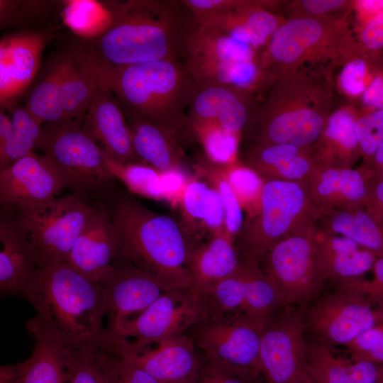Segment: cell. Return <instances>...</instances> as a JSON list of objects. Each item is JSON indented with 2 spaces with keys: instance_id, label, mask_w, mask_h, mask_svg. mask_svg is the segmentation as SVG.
<instances>
[{
  "instance_id": "1",
  "label": "cell",
  "mask_w": 383,
  "mask_h": 383,
  "mask_svg": "<svg viewBox=\"0 0 383 383\" xmlns=\"http://www.w3.org/2000/svg\"><path fill=\"white\" fill-rule=\"evenodd\" d=\"M109 23L77 45L87 61L102 69L178 60L194 22L180 1L128 0L112 3Z\"/></svg>"
},
{
  "instance_id": "2",
  "label": "cell",
  "mask_w": 383,
  "mask_h": 383,
  "mask_svg": "<svg viewBox=\"0 0 383 383\" xmlns=\"http://www.w3.org/2000/svg\"><path fill=\"white\" fill-rule=\"evenodd\" d=\"M266 88L245 130L251 145H292L311 151L331 113L332 74L302 69L285 73Z\"/></svg>"
},
{
  "instance_id": "3",
  "label": "cell",
  "mask_w": 383,
  "mask_h": 383,
  "mask_svg": "<svg viewBox=\"0 0 383 383\" xmlns=\"http://www.w3.org/2000/svg\"><path fill=\"white\" fill-rule=\"evenodd\" d=\"M89 64L99 86L123 109L166 129L178 143L194 136L187 109L196 83L184 63L160 60L110 69Z\"/></svg>"
},
{
  "instance_id": "4",
  "label": "cell",
  "mask_w": 383,
  "mask_h": 383,
  "mask_svg": "<svg viewBox=\"0 0 383 383\" xmlns=\"http://www.w3.org/2000/svg\"><path fill=\"white\" fill-rule=\"evenodd\" d=\"M119 233L122 258L169 288L189 289V264L197 247L190 232L173 217L123 197L111 213Z\"/></svg>"
},
{
  "instance_id": "5",
  "label": "cell",
  "mask_w": 383,
  "mask_h": 383,
  "mask_svg": "<svg viewBox=\"0 0 383 383\" xmlns=\"http://www.w3.org/2000/svg\"><path fill=\"white\" fill-rule=\"evenodd\" d=\"M364 52L350 28L347 13L288 18L259 57L262 88L281 75L302 69L333 71Z\"/></svg>"
},
{
  "instance_id": "6",
  "label": "cell",
  "mask_w": 383,
  "mask_h": 383,
  "mask_svg": "<svg viewBox=\"0 0 383 383\" xmlns=\"http://www.w3.org/2000/svg\"><path fill=\"white\" fill-rule=\"evenodd\" d=\"M38 278L26 299L36 317L71 348L96 344L104 333L106 315L101 284L69 263L40 267Z\"/></svg>"
},
{
  "instance_id": "7",
  "label": "cell",
  "mask_w": 383,
  "mask_h": 383,
  "mask_svg": "<svg viewBox=\"0 0 383 383\" xmlns=\"http://www.w3.org/2000/svg\"><path fill=\"white\" fill-rule=\"evenodd\" d=\"M316 220L307 182H264L257 208L247 213L235 239L240 262L260 265L275 244L311 227Z\"/></svg>"
},
{
  "instance_id": "8",
  "label": "cell",
  "mask_w": 383,
  "mask_h": 383,
  "mask_svg": "<svg viewBox=\"0 0 383 383\" xmlns=\"http://www.w3.org/2000/svg\"><path fill=\"white\" fill-rule=\"evenodd\" d=\"M82 118L42 126L36 148L54 165L65 187L82 199L114 177L106 162V152L83 125Z\"/></svg>"
},
{
  "instance_id": "9",
  "label": "cell",
  "mask_w": 383,
  "mask_h": 383,
  "mask_svg": "<svg viewBox=\"0 0 383 383\" xmlns=\"http://www.w3.org/2000/svg\"><path fill=\"white\" fill-rule=\"evenodd\" d=\"M184 55L185 67L198 84L250 89L259 79L255 49L212 27L194 23L185 40Z\"/></svg>"
},
{
  "instance_id": "10",
  "label": "cell",
  "mask_w": 383,
  "mask_h": 383,
  "mask_svg": "<svg viewBox=\"0 0 383 383\" xmlns=\"http://www.w3.org/2000/svg\"><path fill=\"white\" fill-rule=\"evenodd\" d=\"M96 209L72 193L14 214L33 245L39 268L68 263L74 243Z\"/></svg>"
},
{
  "instance_id": "11",
  "label": "cell",
  "mask_w": 383,
  "mask_h": 383,
  "mask_svg": "<svg viewBox=\"0 0 383 383\" xmlns=\"http://www.w3.org/2000/svg\"><path fill=\"white\" fill-rule=\"evenodd\" d=\"M316 226L275 244L260 266L276 288L282 306H306L321 293L326 282L318 265Z\"/></svg>"
},
{
  "instance_id": "12",
  "label": "cell",
  "mask_w": 383,
  "mask_h": 383,
  "mask_svg": "<svg viewBox=\"0 0 383 383\" xmlns=\"http://www.w3.org/2000/svg\"><path fill=\"white\" fill-rule=\"evenodd\" d=\"M198 296L201 317L244 316L265 323L282 306L279 295L258 264L240 262L238 269Z\"/></svg>"
},
{
  "instance_id": "13",
  "label": "cell",
  "mask_w": 383,
  "mask_h": 383,
  "mask_svg": "<svg viewBox=\"0 0 383 383\" xmlns=\"http://www.w3.org/2000/svg\"><path fill=\"white\" fill-rule=\"evenodd\" d=\"M304 310L305 331L312 340L335 347L345 346L360 334L383 321V309L359 294L337 285L320 294Z\"/></svg>"
},
{
  "instance_id": "14",
  "label": "cell",
  "mask_w": 383,
  "mask_h": 383,
  "mask_svg": "<svg viewBox=\"0 0 383 383\" xmlns=\"http://www.w3.org/2000/svg\"><path fill=\"white\" fill-rule=\"evenodd\" d=\"M304 306H284L265 323L259 355L264 383H304L306 339Z\"/></svg>"
},
{
  "instance_id": "15",
  "label": "cell",
  "mask_w": 383,
  "mask_h": 383,
  "mask_svg": "<svg viewBox=\"0 0 383 383\" xmlns=\"http://www.w3.org/2000/svg\"><path fill=\"white\" fill-rule=\"evenodd\" d=\"M264 324L244 316L223 315L201 318L185 333L206 358L260 374Z\"/></svg>"
},
{
  "instance_id": "16",
  "label": "cell",
  "mask_w": 383,
  "mask_h": 383,
  "mask_svg": "<svg viewBox=\"0 0 383 383\" xmlns=\"http://www.w3.org/2000/svg\"><path fill=\"white\" fill-rule=\"evenodd\" d=\"M201 317L198 296L189 289L170 288L115 333L135 351L185 333Z\"/></svg>"
},
{
  "instance_id": "17",
  "label": "cell",
  "mask_w": 383,
  "mask_h": 383,
  "mask_svg": "<svg viewBox=\"0 0 383 383\" xmlns=\"http://www.w3.org/2000/svg\"><path fill=\"white\" fill-rule=\"evenodd\" d=\"M65 187L52 162L33 151L0 170L3 211L20 214L50 201Z\"/></svg>"
},
{
  "instance_id": "18",
  "label": "cell",
  "mask_w": 383,
  "mask_h": 383,
  "mask_svg": "<svg viewBox=\"0 0 383 383\" xmlns=\"http://www.w3.org/2000/svg\"><path fill=\"white\" fill-rule=\"evenodd\" d=\"M100 284L108 323L105 330L115 333L128 320L150 306L170 289L128 261L117 257Z\"/></svg>"
},
{
  "instance_id": "19",
  "label": "cell",
  "mask_w": 383,
  "mask_h": 383,
  "mask_svg": "<svg viewBox=\"0 0 383 383\" xmlns=\"http://www.w3.org/2000/svg\"><path fill=\"white\" fill-rule=\"evenodd\" d=\"M115 345L135 361L158 383H195L205 356L187 334L165 339L155 348L134 350L128 339L107 333Z\"/></svg>"
},
{
  "instance_id": "20",
  "label": "cell",
  "mask_w": 383,
  "mask_h": 383,
  "mask_svg": "<svg viewBox=\"0 0 383 383\" xmlns=\"http://www.w3.org/2000/svg\"><path fill=\"white\" fill-rule=\"evenodd\" d=\"M253 91L220 84H196L187 109L190 122L216 123L242 138L255 107Z\"/></svg>"
},
{
  "instance_id": "21",
  "label": "cell",
  "mask_w": 383,
  "mask_h": 383,
  "mask_svg": "<svg viewBox=\"0 0 383 383\" xmlns=\"http://www.w3.org/2000/svg\"><path fill=\"white\" fill-rule=\"evenodd\" d=\"M0 294L26 298L40 269L27 233L16 216L3 211L0 218Z\"/></svg>"
},
{
  "instance_id": "22",
  "label": "cell",
  "mask_w": 383,
  "mask_h": 383,
  "mask_svg": "<svg viewBox=\"0 0 383 383\" xmlns=\"http://www.w3.org/2000/svg\"><path fill=\"white\" fill-rule=\"evenodd\" d=\"M51 35L24 31L1 38L0 43V101L1 106L21 95L39 70L43 52Z\"/></svg>"
},
{
  "instance_id": "23",
  "label": "cell",
  "mask_w": 383,
  "mask_h": 383,
  "mask_svg": "<svg viewBox=\"0 0 383 383\" xmlns=\"http://www.w3.org/2000/svg\"><path fill=\"white\" fill-rule=\"evenodd\" d=\"M120 248V235L111 213L98 207L74 243L68 263L100 284L117 258Z\"/></svg>"
},
{
  "instance_id": "24",
  "label": "cell",
  "mask_w": 383,
  "mask_h": 383,
  "mask_svg": "<svg viewBox=\"0 0 383 383\" xmlns=\"http://www.w3.org/2000/svg\"><path fill=\"white\" fill-rule=\"evenodd\" d=\"M372 177L371 171L364 166L340 168L318 163L307 180L317 218L329 211L365 206Z\"/></svg>"
},
{
  "instance_id": "25",
  "label": "cell",
  "mask_w": 383,
  "mask_h": 383,
  "mask_svg": "<svg viewBox=\"0 0 383 383\" xmlns=\"http://www.w3.org/2000/svg\"><path fill=\"white\" fill-rule=\"evenodd\" d=\"M84 116V128L112 159L122 164H143L133 149L121 104L109 89L99 86Z\"/></svg>"
},
{
  "instance_id": "26",
  "label": "cell",
  "mask_w": 383,
  "mask_h": 383,
  "mask_svg": "<svg viewBox=\"0 0 383 383\" xmlns=\"http://www.w3.org/2000/svg\"><path fill=\"white\" fill-rule=\"evenodd\" d=\"M26 326L34 339V348L30 357L13 364V383H67L74 348L36 316Z\"/></svg>"
},
{
  "instance_id": "27",
  "label": "cell",
  "mask_w": 383,
  "mask_h": 383,
  "mask_svg": "<svg viewBox=\"0 0 383 383\" xmlns=\"http://www.w3.org/2000/svg\"><path fill=\"white\" fill-rule=\"evenodd\" d=\"M277 4L252 1L237 9L193 16L195 23L214 28L255 49L267 44L284 20L270 11Z\"/></svg>"
},
{
  "instance_id": "28",
  "label": "cell",
  "mask_w": 383,
  "mask_h": 383,
  "mask_svg": "<svg viewBox=\"0 0 383 383\" xmlns=\"http://www.w3.org/2000/svg\"><path fill=\"white\" fill-rule=\"evenodd\" d=\"M316 245L319 267L325 282L329 280L337 284L363 278L367 272L372 270L377 260L374 253L353 240L318 230Z\"/></svg>"
},
{
  "instance_id": "29",
  "label": "cell",
  "mask_w": 383,
  "mask_h": 383,
  "mask_svg": "<svg viewBox=\"0 0 383 383\" xmlns=\"http://www.w3.org/2000/svg\"><path fill=\"white\" fill-rule=\"evenodd\" d=\"M245 166L264 181L307 182L317 165L311 151L292 145H250L244 155Z\"/></svg>"
},
{
  "instance_id": "30",
  "label": "cell",
  "mask_w": 383,
  "mask_h": 383,
  "mask_svg": "<svg viewBox=\"0 0 383 383\" xmlns=\"http://www.w3.org/2000/svg\"><path fill=\"white\" fill-rule=\"evenodd\" d=\"M306 371L314 383H377L381 378L377 364L343 357L312 339L306 340Z\"/></svg>"
},
{
  "instance_id": "31",
  "label": "cell",
  "mask_w": 383,
  "mask_h": 383,
  "mask_svg": "<svg viewBox=\"0 0 383 383\" xmlns=\"http://www.w3.org/2000/svg\"><path fill=\"white\" fill-rule=\"evenodd\" d=\"M360 113L351 105L340 106L331 112L312 149V155L318 163L353 168L362 157L355 130V123Z\"/></svg>"
},
{
  "instance_id": "32",
  "label": "cell",
  "mask_w": 383,
  "mask_h": 383,
  "mask_svg": "<svg viewBox=\"0 0 383 383\" xmlns=\"http://www.w3.org/2000/svg\"><path fill=\"white\" fill-rule=\"evenodd\" d=\"M122 108V107H121ZM131 135L133 149L143 164L160 172H184L178 141L162 127L123 109Z\"/></svg>"
},
{
  "instance_id": "33",
  "label": "cell",
  "mask_w": 383,
  "mask_h": 383,
  "mask_svg": "<svg viewBox=\"0 0 383 383\" xmlns=\"http://www.w3.org/2000/svg\"><path fill=\"white\" fill-rule=\"evenodd\" d=\"M65 121L83 117L99 84L78 46L55 58Z\"/></svg>"
},
{
  "instance_id": "34",
  "label": "cell",
  "mask_w": 383,
  "mask_h": 383,
  "mask_svg": "<svg viewBox=\"0 0 383 383\" xmlns=\"http://www.w3.org/2000/svg\"><path fill=\"white\" fill-rule=\"evenodd\" d=\"M240 265L235 242L225 232L216 233L197 245L189 264V289L196 295L234 272Z\"/></svg>"
},
{
  "instance_id": "35",
  "label": "cell",
  "mask_w": 383,
  "mask_h": 383,
  "mask_svg": "<svg viewBox=\"0 0 383 383\" xmlns=\"http://www.w3.org/2000/svg\"><path fill=\"white\" fill-rule=\"evenodd\" d=\"M316 226L318 231L348 238L383 257V225L365 206L329 211L318 216Z\"/></svg>"
},
{
  "instance_id": "36",
  "label": "cell",
  "mask_w": 383,
  "mask_h": 383,
  "mask_svg": "<svg viewBox=\"0 0 383 383\" xmlns=\"http://www.w3.org/2000/svg\"><path fill=\"white\" fill-rule=\"evenodd\" d=\"M184 216L189 223L213 235L225 232V214L218 190L199 179L189 180L180 198Z\"/></svg>"
},
{
  "instance_id": "37",
  "label": "cell",
  "mask_w": 383,
  "mask_h": 383,
  "mask_svg": "<svg viewBox=\"0 0 383 383\" xmlns=\"http://www.w3.org/2000/svg\"><path fill=\"white\" fill-rule=\"evenodd\" d=\"M92 350L107 383H158L141 366L123 354L105 332Z\"/></svg>"
},
{
  "instance_id": "38",
  "label": "cell",
  "mask_w": 383,
  "mask_h": 383,
  "mask_svg": "<svg viewBox=\"0 0 383 383\" xmlns=\"http://www.w3.org/2000/svg\"><path fill=\"white\" fill-rule=\"evenodd\" d=\"M24 107L41 126L45 123L65 122L55 59L50 64L43 78L30 91Z\"/></svg>"
},
{
  "instance_id": "39",
  "label": "cell",
  "mask_w": 383,
  "mask_h": 383,
  "mask_svg": "<svg viewBox=\"0 0 383 383\" xmlns=\"http://www.w3.org/2000/svg\"><path fill=\"white\" fill-rule=\"evenodd\" d=\"M11 119L13 131L5 148L0 152V170L33 152L41 136L42 126L25 107L13 108Z\"/></svg>"
},
{
  "instance_id": "40",
  "label": "cell",
  "mask_w": 383,
  "mask_h": 383,
  "mask_svg": "<svg viewBox=\"0 0 383 383\" xmlns=\"http://www.w3.org/2000/svg\"><path fill=\"white\" fill-rule=\"evenodd\" d=\"M189 126L211 162L228 166L237 162L241 137L213 123L190 122Z\"/></svg>"
},
{
  "instance_id": "41",
  "label": "cell",
  "mask_w": 383,
  "mask_h": 383,
  "mask_svg": "<svg viewBox=\"0 0 383 383\" xmlns=\"http://www.w3.org/2000/svg\"><path fill=\"white\" fill-rule=\"evenodd\" d=\"M107 167L114 179H118L129 191L144 197L163 199L161 172L143 164H122L106 152Z\"/></svg>"
},
{
  "instance_id": "42",
  "label": "cell",
  "mask_w": 383,
  "mask_h": 383,
  "mask_svg": "<svg viewBox=\"0 0 383 383\" xmlns=\"http://www.w3.org/2000/svg\"><path fill=\"white\" fill-rule=\"evenodd\" d=\"M225 176L242 207L248 213L257 208L264 181L253 170L237 162L225 166Z\"/></svg>"
},
{
  "instance_id": "43",
  "label": "cell",
  "mask_w": 383,
  "mask_h": 383,
  "mask_svg": "<svg viewBox=\"0 0 383 383\" xmlns=\"http://www.w3.org/2000/svg\"><path fill=\"white\" fill-rule=\"evenodd\" d=\"M355 130L367 166L383 141V110H370L360 113L355 123Z\"/></svg>"
},
{
  "instance_id": "44",
  "label": "cell",
  "mask_w": 383,
  "mask_h": 383,
  "mask_svg": "<svg viewBox=\"0 0 383 383\" xmlns=\"http://www.w3.org/2000/svg\"><path fill=\"white\" fill-rule=\"evenodd\" d=\"M364 51L346 62L338 77V88L348 97L355 99L362 95L367 86L369 60L372 57Z\"/></svg>"
},
{
  "instance_id": "45",
  "label": "cell",
  "mask_w": 383,
  "mask_h": 383,
  "mask_svg": "<svg viewBox=\"0 0 383 383\" xmlns=\"http://www.w3.org/2000/svg\"><path fill=\"white\" fill-rule=\"evenodd\" d=\"M213 187L220 194L225 214V233L235 242L243 225V207L228 182L223 171L211 172Z\"/></svg>"
},
{
  "instance_id": "46",
  "label": "cell",
  "mask_w": 383,
  "mask_h": 383,
  "mask_svg": "<svg viewBox=\"0 0 383 383\" xmlns=\"http://www.w3.org/2000/svg\"><path fill=\"white\" fill-rule=\"evenodd\" d=\"M195 383L264 382L259 372L231 367L206 357L202 369Z\"/></svg>"
},
{
  "instance_id": "47",
  "label": "cell",
  "mask_w": 383,
  "mask_h": 383,
  "mask_svg": "<svg viewBox=\"0 0 383 383\" xmlns=\"http://www.w3.org/2000/svg\"><path fill=\"white\" fill-rule=\"evenodd\" d=\"M93 345L73 349L67 366V383H107L94 357Z\"/></svg>"
},
{
  "instance_id": "48",
  "label": "cell",
  "mask_w": 383,
  "mask_h": 383,
  "mask_svg": "<svg viewBox=\"0 0 383 383\" xmlns=\"http://www.w3.org/2000/svg\"><path fill=\"white\" fill-rule=\"evenodd\" d=\"M345 347L352 359L383 364V321L369 328Z\"/></svg>"
},
{
  "instance_id": "49",
  "label": "cell",
  "mask_w": 383,
  "mask_h": 383,
  "mask_svg": "<svg viewBox=\"0 0 383 383\" xmlns=\"http://www.w3.org/2000/svg\"><path fill=\"white\" fill-rule=\"evenodd\" d=\"M352 9V1L298 0L288 7L289 17H316L333 13H347Z\"/></svg>"
},
{
  "instance_id": "50",
  "label": "cell",
  "mask_w": 383,
  "mask_h": 383,
  "mask_svg": "<svg viewBox=\"0 0 383 383\" xmlns=\"http://www.w3.org/2000/svg\"><path fill=\"white\" fill-rule=\"evenodd\" d=\"M372 279L364 278L338 284L364 297L372 306L383 309V257L377 258Z\"/></svg>"
},
{
  "instance_id": "51",
  "label": "cell",
  "mask_w": 383,
  "mask_h": 383,
  "mask_svg": "<svg viewBox=\"0 0 383 383\" xmlns=\"http://www.w3.org/2000/svg\"><path fill=\"white\" fill-rule=\"evenodd\" d=\"M356 40L364 51L383 49V11L360 23Z\"/></svg>"
},
{
  "instance_id": "52",
  "label": "cell",
  "mask_w": 383,
  "mask_h": 383,
  "mask_svg": "<svg viewBox=\"0 0 383 383\" xmlns=\"http://www.w3.org/2000/svg\"><path fill=\"white\" fill-rule=\"evenodd\" d=\"M375 60L373 77L362 95L361 101L370 110H383V57Z\"/></svg>"
},
{
  "instance_id": "53",
  "label": "cell",
  "mask_w": 383,
  "mask_h": 383,
  "mask_svg": "<svg viewBox=\"0 0 383 383\" xmlns=\"http://www.w3.org/2000/svg\"><path fill=\"white\" fill-rule=\"evenodd\" d=\"M184 172L170 170L161 172V182L163 199L173 201L177 196L181 198L188 181L185 180Z\"/></svg>"
},
{
  "instance_id": "54",
  "label": "cell",
  "mask_w": 383,
  "mask_h": 383,
  "mask_svg": "<svg viewBox=\"0 0 383 383\" xmlns=\"http://www.w3.org/2000/svg\"><path fill=\"white\" fill-rule=\"evenodd\" d=\"M365 207L383 225V179L371 178Z\"/></svg>"
},
{
  "instance_id": "55",
  "label": "cell",
  "mask_w": 383,
  "mask_h": 383,
  "mask_svg": "<svg viewBox=\"0 0 383 383\" xmlns=\"http://www.w3.org/2000/svg\"><path fill=\"white\" fill-rule=\"evenodd\" d=\"M352 9L361 23L383 11V0L352 1Z\"/></svg>"
},
{
  "instance_id": "56",
  "label": "cell",
  "mask_w": 383,
  "mask_h": 383,
  "mask_svg": "<svg viewBox=\"0 0 383 383\" xmlns=\"http://www.w3.org/2000/svg\"><path fill=\"white\" fill-rule=\"evenodd\" d=\"M364 167L371 171L373 178L383 179V141L372 156L370 163Z\"/></svg>"
},
{
  "instance_id": "57",
  "label": "cell",
  "mask_w": 383,
  "mask_h": 383,
  "mask_svg": "<svg viewBox=\"0 0 383 383\" xmlns=\"http://www.w3.org/2000/svg\"><path fill=\"white\" fill-rule=\"evenodd\" d=\"M12 131L11 119L1 110L0 113V152L5 148Z\"/></svg>"
},
{
  "instance_id": "58",
  "label": "cell",
  "mask_w": 383,
  "mask_h": 383,
  "mask_svg": "<svg viewBox=\"0 0 383 383\" xmlns=\"http://www.w3.org/2000/svg\"><path fill=\"white\" fill-rule=\"evenodd\" d=\"M304 383H314V382L307 375Z\"/></svg>"
},
{
  "instance_id": "59",
  "label": "cell",
  "mask_w": 383,
  "mask_h": 383,
  "mask_svg": "<svg viewBox=\"0 0 383 383\" xmlns=\"http://www.w3.org/2000/svg\"><path fill=\"white\" fill-rule=\"evenodd\" d=\"M377 383H383V376L380 378V379Z\"/></svg>"
}]
</instances>
